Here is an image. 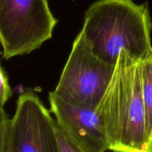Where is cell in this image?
I'll return each instance as SVG.
<instances>
[{
	"mask_svg": "<svg viewBox=\"0 0 152 152\" xmlns=\"http://www.w3.org/2000/svg\"><path fill=\"white\" fill-rule=\"evenodd\" d=\"M151 30L147 1L97 0L86 10L81 31L98 57L116 65L121 50L140 62L152 56Z\"/></svg>",
	"mask_w": 152,
	"mask_h": 152,
	"instance_id": "1",
	"label": "cell"
},
{
	"mask_svg": "<svg viewBox=\"0 0 152 152\" xmlns=\"http://www.w3.org/2000/svg\"><path fill=\"white\" fill-rule=\"evenodd\" d=\"M113 152H152L145 125L140 62L121 50L114 74L96 109Z\"/></svg>",
	"mask_w": 152,
	"mask_h": 152,
	"instance_id": "2",
	"label": "cell"
},
{
	"mask_svg": "<svg viewBox=\"0 0 152 152\" xmlns=\"http://www.w3.org/2000/svg\"><path fill=\"white\" fill-rule=\"evenodd\" d=\"M115 65L98 57L82 31L74 39L53 93L76 107L96 109L114 74Z\"/></svg>",
	"mask_w": 152,
	"mask_h": 152,
	"instance_id": "3",
	"label": "cell"
},
{
	"mask_svg": "<svg viewBox=\"0 0 152 152\" xmlns=\"http://www.w3.org/2000/svg\"><path fill=\"white\" fill-rule=\"evenodd\" d=\"M48 0H0L3 59L28 54L53 37L57 24Z\"/></svg>",
	"mask_w": 152,
	"mask_h": 152,
	"instance_id": "4",
	"label": "cell"
},
{
	"mask_svg": "<svg viewBox=\"0 0 152 152\" xmlns=\"http://www.w3.org/2000/svg\"><path fill=\"white\" fill-rule=\"evenodd\" d=\"M6 152H58L56 120L34 92L18 97L9 123Z\"/></svg>",
	"mask_w": 152,
	"mask_h": 152,
	"instance_id": "5",
	"label": "cell"
},
{
	"mask_svg": "<svg viewBox=\"0 0 152 152\" xmlns=\"http://www.w3.org/2000/svg\"><path fill=\"white\" fill-rule=\"evenodd\" d=\"M50 110L56 123L86 152H105L109 141L105 126L96 109L80 108L67 103L50 92Z\"/></svg>",
	"mask_w": 152,
	"mask_h": 152,
	"instance_id": "6",
	"label": "cell"
},
{
	"mask_svg": "<svg viewBox=\"0 0 152 152\" xmlns=\"http://www.w3.org/2000/svg\"><path fill=\"white\" fill-rule=\"evenodd\" d=\"M140 73L147 134L152 143V56L141 61Z\"/></svg>",
	"mask_w": 152,
	"mask_h": 152,
	"instance_id": "7",
	"label": "cell"
},
{
	"mask_svg": "<svg viewBox=\"0 0 152 152\" xmlns=\"http://www.w3.org/2000/svg\"><path fill=\"white\" fill-rule=\"evenodd\" d=\"M58 152H86L58 126L56 123Z\"/></svg>",
	"mask_w": 152,
	"mask_h": 152,
	"instance_id": "8",
	"label": "cell"
},
{
	"mask_svg": "<svg viewBox=\"0 0 152 152\" xmlns=\"http://www.w3.org/2000/svg\"><path fill=\"white\" fill-rule=\"evenodd\" d=\"M9 123L8 115L4 109V106L0 105V152H6Z\"/></svg>",
	"mask_w": 152,
	"mask_h": 152,
	"instance_id": "9",
	"label": "cell"
},
{
	"mask_svg": "<svg viewBox=\"0 0 152 152\" xmlns=\"http://www.w3.org/2000/svg\"><path fill=\"white\" fill-rule=\"evenodd\" d=\"M12 96V90L5 71L0 65V105L4 106Z\"/></svg>",
	"mask_w": 152,
	"mask_h": 152,
	"instance_id": "10",
	"label": "cell"
}]
</instances>
